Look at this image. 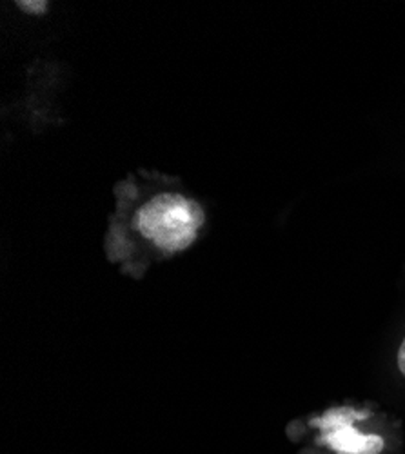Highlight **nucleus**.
<instances>
[{
    "instance_id": "obj_2",
    "label": "nucleus",
    "mask_w": 405,
    "mask_h": 454,
    "mask_svg": "<svg viewBox=\"0 0 405 454\" xmlns=\"http://www.w3.org/2000/svg\"><path fill=\"white\" fill-rule=\"evenodd\" d=\"M351 419H356L353 411H333L318 424L325 431L323 442L339 454H380L384 442L380 436L362 434L351 427Z\"/></svg>"
},
{
    "instance_id": "obj_3",
    "label": "nucleus",
    "mask_w": 405,
    "mask_h": 454,
    "mask_svg": "<svg viewBox=\"0 0 405 454\" xmlns=\"http://www.w3.org/2000/svg\"><path fill=\"white\" fill-rule=\"evenodd\" d=\"M19 6L24 10V12H31V13H43L44 10H46V3H39V0H36V3H19Z\"/></svg>"
},
{
    "instance_id": "obj_1",
    "label": "nucleus",
    "mask_w": 405,
    "mask_h": 454,
    "mask_svg": "<svg viewBox=\"0 0 405 454\" xmlns=\"http://www.w3.org/2000/svg\"><path fill=\"white\" fill-rule=\"evenodd\" d=\"M202 209L182 195L164 193L147 202L135 218L136 230L162 251L176 253L197 239L202 225Z\"/></svg>"
},
{
    "instance_id": "obj_4",
    "label": "nucleus",
    "mask_w": 405,
    "mask_h": 454,
    "mask_svg": "<svg viewBox=\"0 0 405 454\" xmlns=\"http://www.w3.org/2000/svg\"><path fill=\"white\" fill-rule=\"evenodd\" d=\"M398 367L405 374V340H403V344H401L400 353H398Z\"/></svg>"
}]
</instances>
